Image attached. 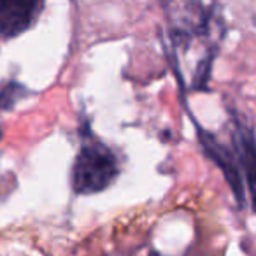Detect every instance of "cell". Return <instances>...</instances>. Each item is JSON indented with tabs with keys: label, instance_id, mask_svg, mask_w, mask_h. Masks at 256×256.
<instances>
[{
	"label": "cell",
	"instance_id": "1",
	"mask_svg": "<svg viewBox=\"0 0 256 256\" xmlns=\"http://www.w3.org/2000/svg\"><path fill=\"white\" fill-rule=\"evenodd\" d=\"M116 176L114 154L104 144L90 142L82 146L72 165V188L79 195H92L106 190Z\"/></svg>",
	"mask_w": 256,
	"mask_h": 256
},
{
	"label": "cell",
	"instance_id": "2",
	"mask_svg": "<svg viewBox=\"0 0 256 256\" xmlns=\"http://www.w3.org/2000/svg\"><path fill=\"white\" fill-rule=\"evenodd\" d=\"M44 0H0V37L12 39L32 26Z\"/></svg>",
	"mask_w": 256,
	"mask_h": 256
},
{
	"label": "cell",
	"instance_id": "3",
	"mask_svg": "<svg viewBox=\"0 0 256 256\" xmlns=\"http://www.w3.org/2000/svg\"><path fill=\"white\" fill-rule=\"evenodd\" d=\"M204 146H206L207 154H209V156L212 158V160L224 170V176H226L228 182L232 184L235 195H237L238 200H240V196H244V192H242V188H240V176H238L235 164L232 162L230 153H228L224 148H221L220 144H218L216 140H212V139L204 140Z\"/></svg>",
	"mask_w": 256,
	"mask_h": 256
},
{
	"label": "cell",
	"instance_id": "4",
	"mask_svg": "<svg viewBox=\"0 0 256 256\" xmlns=\"http://www.w3.org/2000/svg\"><path fill=\"white\" fill-rule=\"evenodd\" d=\"M26 93L28 92L22 84H16V82L4 86L0 90V109H11L16 104V100H20L22 95H26Z\"/></svg>",
	"mask_w": 256,
	"mask_h": 256
},
{
	"label": "cell",
	"instance_id": "5",
	"mask_svg": "<svg viewBox=\"0 0 256 256\" xmlns=\"http://www.w3.org/2000/svg\"><path fill=\"white\" fill-rule=\"evenodd\" d=\"M0 139H2V130H0Z\"/></svg>",
	"mask_w": 256,
	"mask_h": 256
}]
</instances>
